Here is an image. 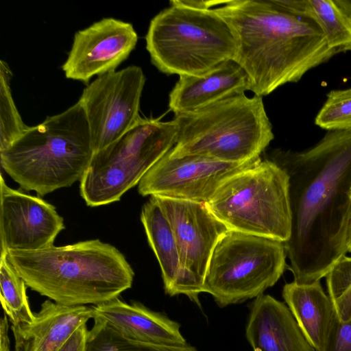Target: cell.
Here are the masks:
<instances>
[{
    "instance_id": "cell-1",
    "label": "cell",
    "mask_w": 351,
    "mask_h": 351,
    "mask_svg": "<svg viewBox=\"0 0 351 351\" xmlns=\"http://www.w3.org/2000/svg\"><path fill=\"white\" fill-rule=\"evenodd\" d=\"M289 177L291 231L284 243L294 281L326 277L348 252L351 130H330L313 146L273 149L267 158Z\"/></svg>"
},
{
    "instance_id": "cell-2",
    "label": "cell",
    "mask_w": 351,
    "mask_h": 351,
    "mask_svg": "<svg viewBox=\"0 0 351 351\" xmlns=\"http://www.w3.org/2000/svg\"><path fill=\"white\" fill-rule=\"evenodd\" d=\"M229 25L234 61L245 71L250 90L263 97L338 54L311 19L288 13L270 0L224 1L213 9Z\"/></svg>"
},
{
    "instance_id": "cell-3",
    "label": "cell",
    "mask_w": 351,
    "mask_h": 351,
    "mask_svg": "<svg viewBox=\"0 0 351 351\" xmlns=\"http://www.w3.org/2000/svg\"><path fill=\"white\" fill-rule=\"evenodd\" d=\"M7 257L27 287L66 306H97L119 298L134 277L125 256L98 239L38 250H10Z\"/></svg>"
},
{
    "instance_id": "cell-4",
    "label": "cell",
    "mask_w": 351,
    "mask_h": 351,
    "mask_svg": "<svg viewBox=\"0 0 351 351\" xmlns=\"http://www.w3.org/2000/svg\"><path fill=\"white\" fill-rule=\"evenodd\" d=\"M94 154L90 130L80 101L47 117L0 152L3 169L26 191L45 195L82 178Z\"/></svg>"
},
{
    "instance_id": "cell-5",
    "label": "cell",
    "mask_w": 351,
    "mask_h": 351,
    "mask_svg": "<svg viewBox=\"0 0 351 351\" xmlns=\"http://www.w3.org/2000/svg\"><path fill=\"white\" fill-rule=\"evenodd\" d=\"M173 157L200 156L242 163L261 158L274 138L263 97L234 95L204 108L175 116Z\"/></svg>"
},
{
    "instance_id": "cell-6",
    "label": "cell",
    "mask_w": 351,
    "mask_h": 351,
    "mask_svg": "<svg viewBox=\"0 0 351 351\" xmlns=\"http://www.w3.org/2000/svg\"><path fill=\"white\" fill-rule=\"evenodd\" d=\"M145 40L152 63L166 75H204L234 60L237 51L229 25L213 9L179 0L151 20Z\"/></svg>"
},
{
    "instance_id": "cell-7",
    "label": "cell",
    "mask_w": 351,
    "mask_h": 351,
    "mask_svg": "<svg viewBox=\"0 0 351 351\" xmlns=\"http://www.w3.org/2000/svg\"><path fill=\"white\" fill-rule=\"evenodd\" d=\"M206 204L228 230L282 243L290 237L289 177L268 158L226 180Z\"/></svg>"
},
{
    "instance_id": "cell-8",
    "label": "cell",
    "mask_w": 351,
    "mask_h": 351,
    "mask_svg": "<svg viewBox=\"0 0 351 351\" xmlns=\"http://www.w3.org/2000/svg\"><path fill=\"white\" fill-rule=\"evenodd\" d=\"M174 120L141 117L119 138L95 152L80 182L86 204L97 207L119 201L175 145Z\"/></svg>"
},
{
    "instance_id": "cell-9",
    "label": "cell",
    "mask_w": 351,
    "mask_h": 351,
    "mask_svg": "<svg viewBox=\"0 0 351 351\" xmlns=\"http://www.w3.org/2000/svg\"><path fill=\"white\" fill-rule=\"evenodd\" d=\"M284 243L228 230L211 255L203 286L221 308L256 298L286 268Z\"/></svg>"
},
{
    "instance_id": "cell-10",
    "label": "cell",
    "mask_w": 351,
    "mask_h": 351,
    "mask_svg": "<svg viewBox=\"0 0 351 351\" xmlns=\"http://www.w3.org/2000/svg\"><path fill=\"white\" fill-rule=\"evenodd\" d=\"M152 197L169 222L177 243L181 267L178 295H185L201 307L199 295L203 293L211 255L228 229L206 203Z\"/></svg>"
},
{
    "instance_id": "cell-11",
    "label": "cell",
    "mask_w": 351,
    "mask_h": 351,
    "mask_svg": "<svg viewBox=\"0 0 351 351\" xmlns=\"http://www.w3.org/2000/svg\"><path fill=\"white\" fill-rule=\"evenodd\" d=\"M145 82L142 69L132 65L99 76L83 90L79 101L94 153L119 138L139 120Z\"/></svg>"
},
{
    "instance_id": "cell-12",
    "label": "cell",
    "mask_w": 351,
    "mask_h": 351,
    "mask_svg": "<svg viewBox=\"0 0 351 351\" xmlns=\"http://www.w3.org/2000/svg\"><path fill=\"white\" fill-rule=\"evenodd\" d=\"M169 152L138 183V191L142 196L206 204L226 180L262 160L261 157L242 163H230L200 156L173 157Z\"/></svg>"
},
{
    "instance_id": "cell-13",
    "label": "cell",
    "mask_w": 351,
    "mask_h": 351,
    "mask_svg": "<svg viewBox=\"0 0 351 351\" xmlns=\"http://www.w3.org/2000/svg\"><path fill=\"white\" fill-rule=\"evenodd\" d=\"M65 228L56 207L42 198L8 186L0 176L1 255L53 245Z\"/></svg>"
},
{
    "instance_id": "cell-14",
    "label": "cell",
    "mask_w": 351,
    "mask_h": 351,
    "mask_svg": "<svg viewBox=\"0 0 351 351\" xmlns=\"http://www.w3.org/2000/svg\"><path fill=\"white\" fill-rule=\"evenodd\" d=\"M137 41L132 24L104 18L75 34L62 69L67 79L88 84L95 75L114 71L128 58Z\"/></svg>"
},
{
    "instance_id": "cell-15",
    "label": "cell",
    "mask_w": 351,
    "mask_h": 351,
    "mask_svg": "<svg viewBox=\"0 0 351 351\" xmlns=\"http://www.w3.org/2000/svg\"><path fill=\"white\" fill-rule=\"evenodd\" d=\"M245 337L253 351H315L288 306L267 294L250 303Z\"/></svg>"
},
{
    "instance_id": "cell-16",
    "label": "cell",
    "mask_w": 351,
    "mask_h": 351,
    "mask_svg": "<svg viewBox=\"0 0 351 351\" xmlns=\"http://www.w3.org/2000/svg\"><path fill=\"white\" fill-rule=\"evenodd\" d=\"M95 317L93 306H66L46 300L31 323L11 326L14 345L22 351H58L79 327Z\"/></svg>"
},
{
    "instance_id": "cell-17",
    "label": "cell",
    "mask_w": 351,
    "mask_h": 351,
    "mask_svg": "<svg viewBox=\"0 0 351 351\" xmlns=\"http://www.w3.org/2000/svg\"><path fill=\"white\" fill-rule=\"evenodd\" d=\"M250 90L247 75L233 60L200 75H180L169 95L175 116L191 112Z\"/></svg>"
},
{
    "instance_id": "cell-18",
    "label": "cell",
    "mask_w": 351,
    "mask_h": 351,
    "mask_svg": "<svg viewBox=\"0 0 351 351\" xmlns=\"http://www.w3.org/2000/svg\"><path fill=\"white\" fill-rule=\"evenodd\" d=\"M93 306L96 317L129 339L162 345L188 343L180 332L178 322L138 301L127 303L117 298Z\"/></svg>"
},
{
    "instance_id": "cell-19",
    "label": "cell",
    "mask_w": 351,
    "mask_h": 351,
    "mask_svg": "<svg viewBox=\"0 0 351 351\" xmlns=\"http://www.w3.org/2000/svg\"><path fill=\"white\" fill-rule=\"evenodd\" d=\"M282 295L306 340L315 351H323L337 313L320 280H293L284 285Z\"/></svg>"
},
{
    "instance_id": "cell-20",
    "label": "cell",
    "mask_w": 351,
    "mask_h": 351,
    "mask_svg": "<svg viewBox=\"0 0 351 351\" xmlns=\"http://www.w3.org/2000/svg\"><path fill=\"white\" fill-rule=\"evenodd\" d=\"M141 221L159 263L165 292L177 295L181 276L177 243L169 222L152 196L142 207Z\"/></svg>"
},
{
    "instance_id": "cell-21",
    "label": "cell",
    "mask_w": 351,
    "mask_h": 351,
    "mask_svg": "<svg viewBox=\"0 0 351 351\" xmlns=\"http://www.w3.org/2000/svg\"><path fill=\"white\" fill-rule=\"evenodd\" d=\"M284 11L313 21L330 48L337 53L351 51V19L333 0H271Z\"/></svg>"
},
{
    "instance_id": "cell-22",
    "label": "cell",
    "mask_w": 351,
    "mask_h": 351,
    "mask_svg": "<svg viewBox=\"0 0 351 351\" xmlns=\"http://www.w3.org/2000/svg\"><path fill=\"white\" fill-rule=\"evenodd\" d=\"M26 284L14 269L7 254L0 256V300L4 314L12 326L29 324L33 321L26 292Z\"/></svg>"
},
{
    "instance_id": "cell-23",
    "label": "cell",
    "mask_w": 351,
    "mask_h": 351,
    "mask_svg": "<svg viewBox=\"0 0 351 351\" xmlns=\"http://www.w3.org/2000/svg\"><path fill=\"white\" fill-rule=\"evenodd\" d=\"M88 330L87 351H197L189 343L162 345L138 341L125 337L104 319L95 317Z\"/></svg>"
},
{
    "instance_id": "cell-24",
    "label": "cell",
    "mask_w": 351,
    "mask_h": 351,
    "mask_svg": "<svg viewBox=\"0 0 351 351\" xmlns=\"http://www.w3.org/2000/svg\"><path fill=\"white\" fill-rule=\"evenodd\" d=\"M12 72L0 60V152L8 148L28 129L14 101L10 82Z\"/></svg>"
},
{
    "instance_id": "cell-25",
    "label": "cell",
    "mask_w": 351,
    "mask_h": 351,
    "mask_svg": "<svg viewBox=\"0 0 351 351\" xmlns=\"http://www.w3.org/2000/svg\"><path fill=\"white\" fill-rule=\"evenodd\" d=\"M315 124L328 131L351 130V87L327 94Z\"/></svg>"
},
{
    "instance_id": "cell-26",
    "label": "cell",
    "mask_w": 351,
    "mask_h": 351,
    "mask_svg": "<svg viewBox=\"0 0 351 351\" xmlns=\"http://www.w3.org/2000/svg\"><path fill=\"white\" fill-rule=\"evenodd\" d=\"M327 291L333 302L351 285V257L343 256L326 276Z\"/></svg>"
},
{
    "instance_id": "cell-27",
    "label": "cell",
    "mask_w": 351,
    "mask_h": 351,
    "mask_svg": "<svg viewBox=\"0 0 351 351\" xmlns=\"http://www.w3.org/2000/svg\"><path fill=\"white\" fill-rule=\"evenodd\" d=\"M323 351H351V320L341 322L336 315Z\"/></svg>"
},
{
    "instance_id": "cell-28",
    "label": "cell",
    "mask_w": 351,
    "mask_h": 351,
    "mask_svg": "<svg viewBox=\"0 0 351 351\" xmlns=\"http://www.w3.org/2000/svg\"><path fill=\"white\" fill-rule=\"evenodd\" d=\"M88 330L86 324L79 327L58 351H87Z\"/></svg>"
},
{
    "instance_id": "cell-29",
    "label": "cell",
    "mask_w": 351,
    "mask_h": 351,
    "mask_svg": "<svg viewBox=\"0 0 351 351\" xmlns=\"http://www.w3.org/2000/svg\"><path fill=\"white\" fill-rule=\"evenodd\" d=\"M332 302L337 315L341 322L351 320V285Z\"/></svg>"
},
{
    "instance_id": "cell-30",
    "label": "cell",
    "mask_w": 351,
    "mask_h": 351,
    "mask_svg": "<svg viewBox=\"0 0 351 351\" xmlns=\"http://www.w3.org/2000/svg\"><path fill=\"white\" fill-rule=\"evenodd\" d=\"M8 329L9 320L4 314L0 322V351H11Z\"/></svg>"
},
{
    "instance_id": "cell-31",
    "label": "cell",
    "mask_w": 351,
    "mask_h": 351,
    "mask_svg": "<svg viewBox=\"0 0 351 351\" xmlns=\"http://www.w3.org/2000/svg\"><path fill=\"white\" fill-rule=\"evenodd\" d=\"M346 245L348 252H351V206L346 231Z\"/></svg>"
},
{
    "instance_id": "cell-32",
    "label": "cell",
    "mask_w": 351,
    "mask_h": 351,
    "mask_svg": "<svg viewBox=\"0 0 351 351\" xmlns=\"http://www.w3.org/2000/svg\"><path fill=\"white\" fill-rule=\"evenodd\" d=\"M343 12L351 19V0H334Z\"/></svg>"
},
{
    "instance_id": "cell-33",
    "label": "cell",
    "mask_w": 351,
    "mask_h": 351,
    "mask_svg": "<svg viewBox=\"0 0 351 351\" xmlns=\"http://www.w3.org/2000/svg\"><path fill=\"white\" fill-rule=\"evenodd\" d=\"M14 351H22V350L20 348H19L18 346L14 345Z\"/></svg>"
}]
</instances>
